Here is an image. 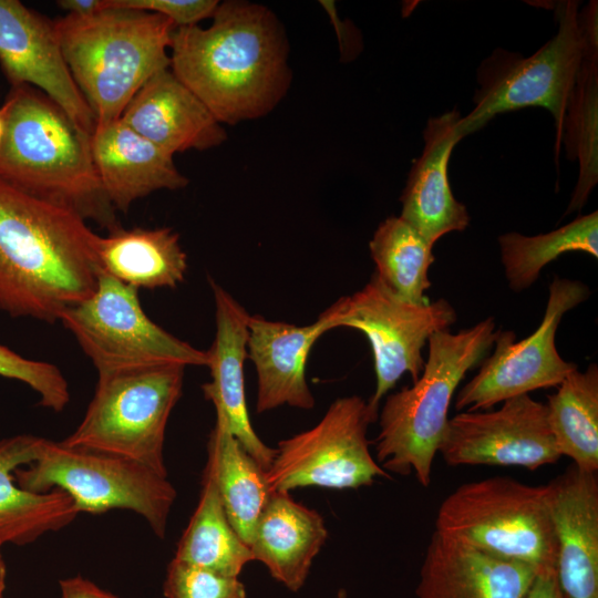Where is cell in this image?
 Returning <instances> with one entry per match:
<instances>
[{
    "label": "cell",
    "mask_w": 598,
    "mask_h": 598,
    "mask_svg": "<svg viewBox=\"0 0 598 598\" xmlns=\"http://www.w3.org/2000/svg\"><path fill=\"white\" fill-rule=\"evenodd\" d=\"M208 28H176L172 72L221 124L261 117L290 84L288 45L281 23L266 7L218 3Z\"/></svg>",
    "instance_id": "1"
},
{
    "label": "cell",
    "mask_w": 598,
    "mask_h": 598,
    "mask_svg": "<svg viewBox=\"0 0 598 598\" xmlns=\"http://www.w3.org/2000/svg\"><path fill=\"white\" fill-rule=\"evenodd\" d=\"M97 236L74 212L0 177V309L60 320L95 289Z\"/></svg>",
    "instance_id": "2"
},
{
    "label": "cell",
    "mask_w": 598,
    "mask_h": 598,
    "mask_svg": "<svg viewBox=\"0 0 598 598\" xmlns=\"http://www.w3.org/2000/svg\"><path fill=\"white\" fill-rule=\"evenodd\" d=\"M1 110L0 177L107 230L117 227L93 163L91 135L30 85L12 86Z\"/></svg>",
    "instance_id": "3"
},
{
    "label": "cell",
    "mask_w": 598,
    "mask_h": 598,
    "mask_svg": "<svg viewBox=\"0 0 598 598\" xmlns=\"http://www.w3.org/2000/svg\"><path fill=\"white\" fill-rule=\"evenodd\" d=\"M69 71L95 117V127L121 118L138 90L169 69L176 27L158 13L106 7L54 22Z\"/></svg>",
    "instance_id": "4"
},
{
    "label": "cell",
    "mask_w": 598,
    "mask_h": 598,
    "mask_svg": "<svg viewBox=\"0 0 598 598\" xmlns=\"http://www.w3.org/2000/svg\"><path fill=\"white\" fill-rule=\"evenodd\" d=\"M496 334L489 317L456 333L443 330L429 338L420 378L388 395L378 415L375 453L385 472L413 473L422 486L430 485L454 392L466 372L484 360Z\"/></svg>",
    "instance_id": "5"
},
{
    "label": "cell",
    "mask_w": 598,
    "mask_h": 598,
    "mask_svg": "<svg viewBox=\"0 0 598 598\" xmlns=\"http://www.w3.org/2000/svg\"><path fill=\"white\" fill-rule=\"evenodd\" d=\"M185 368L163 363L99 372L83 420L61 442L131 458L167 476L165 431Z\"/></svg>",
    "instance_id": "6"
},
{
    "label": "cell",
    "mask_w": 598,
    "mask_h": 598,
    "mask_svg": "<svg viewBox=\"0 0 598 598\" xmlns=\"http://www.w3.org/2000/svg\"><path fill=\"white\" fill-rule=\"evenodd\" d=\"M434 532L537 573L556 566L546 485L508 476L462 484L440 505Z\"/></svg>",
    "instance_id": "7"
},
{
    "label": "cell",
    "mask_w": 598,
    "mask_h": 598,
    "mask_svg": "<svg viewBox=\"0 0 598 598\" xmlns=\"http://www.w3.org/2000/svg\"><path fill=\"white\" fill-rule=\"evenodd\" d=\"M14 471L17 484L32 493L58 488L79 513L101 514L114 508L141 515L159 538L165 537L176 491L167 476L115 454L42 440L34 462Z\"/></svg>",
    "instance_id": "8"
},
{
    "label": "cell",
    "mask_w": 598,
    "mask_h": 598,
    "mask_svg": "<svg viewBox=\"0 0 598 598\" xmlns=\"http://www.w3.org/2000/svg\"><path fill=\"white\" fill-rule=\"evenodd\" d=\"M577 8L578 2H560L558 32L533 55L522 58L496 49L482 62L475 106L458 123L462 137L482 128L497 114L542 106L555 120L556 153L559 151L565 115L584 53Z\"/></svg>",
    "instance_id": "9"
},
{
    "label": "cell",
    "mask_w": 598,
    "mask_h": 598,
    "mask_svg": "<svg viewBox=\"0 0 598 598\" xmlns=\"http://www.w3.org/2000/svg\"><path fill=\"white\" fill-rule=\"evenodd\" d=\"M97 373L163 363L207 365L206 351L179 340L144 312L138 289L100 269L94 291L60 317Z\"/></svg>",
    "instance_id": "10"
},
{
    "label": "cell",
    "mask_w": 598,
    "mask_h": 598,
    "mask_svg": "<svg viewBox=\"0 0 598 598\" xmlns=\"http://www.w3.org/2000/svg\"><path fill=\"white\" fill-rule=\"evenodd\" d=\"M333 328L361 331L373 353L375 391L367 402L378 420L380 402L404 373L415 382L424 367L422 350L429 338L456 321L453 306L441 298L416 305L393 295L373 272L363 288L333 305Z\"/></svg>",
    "instance_id": "11"
},
{
    "label": "cell",
    "mask_w": 598,
    "mask_h": 598,
    "mask_svg": "<svg viewBox=\"0 0 598 598\" xmlns=\"http://www.w3.org/2000/svg\"><path fill=\"white\" fill-rule=\"evenodd\" d=\"M373 422L362 398L337 399L315 426L278 443L266 471L270 491L358 488L378 476L390 478L370 453L367 430Z\"/></svg>",
    "instance_id": "12"
},
{
    "label": "cell",
    "mask_w": 598,
    "mask_h": 598,
    "mask_svg": "<svg viewBox=\"0 0 598 598\" xmlns=\"http://www.w3.org/2000/svg\"><path fill=\"white\" fill-rule=\"evenodd\" d=\"M589 293L581 281L556 277L549 286L538 328L520 341H516L513 331L498 330L494 352L484 358L477 374L460 390L455 409L486 411L512 398L558 386L577 365L559 355L556 331L563 316L585 301Z\"/></svg>",
    "instance_id": "13"
},
{
    "label": "cell",
    "mask_w": 598,
    "mask_h": 598,
    "mask_svg": "<svg viewBox=\"0 0 598 598\" xmlns=\"http://www.w3.org/2000/svg\"><path fill=\"white\" fill-rule=\"evenodd\" d=\"M439 453L446 464L520 466L535 471L560 458L545 403L529 394L495 411H466L448 419Z\"/></svg>",
    "instance_id": "14"
},
{
    "label": "cell",
    "mask_w": 598,
    "mask_h": 598,
    "mask_svg": "<svg viewBox=\"0 0 598 598\" xmlns=\"http://www.w3.org/2000/svg\"><path fill=\"white\" fill-rule=\"evenodd\" d=\"M0 64L11 87H35L92 135L95 117L69 71L54 22L18 0H0Z\"/></svg>",
    "instance_id": "15"
},
{
    "label": "cell",
    "mask_w": 598,
    "mask_h": 598,
    "mask_svg": "<svg viewBox=\"0 0 598 598\" xmlns=\"http://www.w3.org/2000/svg\"><path fill=\"white\" fill-rule=\"evenodd\" d=\"M556 578L567 598H598V480L574 464L547 485Z\"/></svg>",
    "instance_id": "16"
},
{
    "label": "cell",
    "mask_w": 598,
    "mask_h": 598,
    "mask_svg": "<svg viewBox=\"0 0 598 598\" xmlns=\"http://www.w3.org/2000/svg\"><path fill=\"white\" fill-rule=\"evenodd\" d=\"M333 317L332 306L307 326L249 315L247 355L257 373L258 413L282 405L305 410L315 405L306 380L307 361L315 342L333 329Z\"/></svg>",
    "instance_id": "17"
},
{
    "label": "cell",
    "mask_w": 598,
    "mask_h": 598,
    "mask_svg": "<svg viewBox=\"0 0 598 598\" xmlns=\"http://www.w3.org/2000/svg\"><path fill=\"white\" fill-rule=\"evenodd\" d=\"M215 300L216 332L207 353L212 380L202 389L216 412L221 413L233 435L267 471L276 448L266 445L251 426L248 414L244 362L247 355L248 318L246 309L220 285L209 280Z\"/></svg>",
    "instance_id": "18"
},
{
    "label": "cell",
    "mask_w": 598,
    "mask_h": 598,
    "mask_svg": "<svg viewBox=\"0 0 598 598\" xmlns=\"http://www.w3.org/2000/svg\"><path fill=\"white\" fill-rule=\"evenodd\" d=\"M537 571L433 533L415 590L417 598H525Z\"/></svg>",
    "instance_id": "19"
},
{
    "label": "cell",
    "mask_w": 598,
    "mask_h": 598,
    "mask_svg": "<svg viewBox=\"0 0 598 598\" xmlns=\"http://www.w3.org/2000/svg\"><path fill=\"white\" fill-rule=\"evenodd\" d=\"M121 120L173 156L208 150L227 138L208 107L169 69L153 75L138 90Z\"/></svg>",
    "instance_id": "20"
},
{
    "label": "cell",
    "mask_w": 598,
    "mask_h": 598,
    "mask_svg": "<svg viewBox=\"0 0 598 598\" xmlns=\"http://www.w3.org/2000/svg\"><path fill=\"white\" fill-rule=\"evenodd\" d=\"M456 110L427 121L424 147L413 164L401 196L400 217L434 246L444 235L464 230L470 223L466 207L453 195L447 165L452 151L462 140Z\"/></svg>",
    "instance_id": "21"
},
{
    "label": "cell",
    "mask_w": 598,
    "mask_h": 598,
    "mask_svg": "<svg viewBox=\"0 0 598 598\" xmlns=\"http://www.w3.org/2000/svg\"><path fill=\"white\" fill-rule=\"evenodd\" d=\"M90 141L99 179L115 210L125 213L135 200L156 190H176L188 184L173 155L121 118L95 127Z\"/></svg>",
    "instance_id": "22"
},
{
    "label": "cell",
    "mask_w": 598,
    "mask_h": 598,
    "mask_svg": "<svg viewBox=\"0 0 598 598\" xmlns=\"http://www.w3.org/2000/svg\"><path fill=\"white\" fill-rule=\"evenodd\" d=\"M328 532L321 515L293 501L289 493L272 492L254 528L249 548L254 560L291 591L306 582Z\"/></svg>",
    "instance_id": "23"
},
{
    "label": "cell",
    "mask_w": 598,
    "mask_h": 598,
    "mask_svg": "<svg viewBox=\"0 0 598 598\" xmlns=\"http://www.w3.org/2000/svg\"><path fill=\"white\" fill-rule=\"evenodd\" d=\"M42 437L20 434L0 441V542L29 544L69 525L79 514L72 498L54 488L32 493L21 488L14 471L34 462Z\"/></svg>",
    "instance_id": "24"
},
{
    "label": "cell",
    "mask_w": 598,
    "mask_h": 598,
    "mask_svg": "<svg viewBox=\"0 0 598 598\" xmlns=\"http://www.w3.org/2000/svg\"><path fill=\"white\" fill-rule=\"evenodd\" d=\"M598 11L590 1L578 12L584 53L568 102L561 140L579 163V176L566 214L580 208L598 182Z\"/></svg>",
    "instance_id": "25"
},
{
    "label": "cell",
    "mask_w": 598,
    "mask_h": 598,
    "mask_svg": "<svg viewBox=\"0 0 598 598\" xmlns=\"http://www.w3.org/2000/svg\"><path fill=\"white\" fill-rule=\"evenodd\" d=\"M95 255L102 271L136 289L175 288L187 271V256L173 229H124L97 236Z\"/></svg>",
    "instance_id": "26"
},
{
    "label": "cell",
    "mask_w": 598,
    "mask_h": 598,
    "mask_svg": "<svg viewBox=\"0 0 598 598\" xmlns=\"http://www.w3.org/2000/svg\"><path fill=\"white\" fill-rule=\"evenodd\" d=\"M204 472L213 478L231 526L249 546L257 519L272 492L266 471L233 435L219 412L209 434Z\"/></svg>",
    "instance_id": "27"
},
{
    "label": "cell",
    "mask_w": 598,
    "mask_h": 598,
    "mask_svg": "<svg viewBox=\"0 0 598 598\" xmlns=\"http://www.w3.org/2000/svg\"><path fill=\"white\" fill-rule=\"evenodd\" d=\"M547 396L549 427L560 456L580 471H598V367L571 371Z\"/></svg>",
    "instance_id": "28"
},
{
    "label": "cell",
    "mask_w": 598,
    "mask_h": 598,
    "mask_svg": "<svg viewBox=\"0 0 598 598\" xmlns=\"http://www.w3.org/2000/svg\"><path fill=\"white\" fill-rule=\"evenodd\" d=\"M174 558L226 577H238L244 566L254 560L249 546L231 526L213 478L205 472L198 504Z\"/></svg>",
    "instance_id": "29"
},
{
    "label": "cell",
    "mask_w": 598,
    "mask_h": 598,
    "mask_svg": "<svg viewBox=\"0 0 598 598\" xmlns=\"http://www.w3.org/2000/svg\"><path fill=\"white\" fill-rule=\"evenodd\" d=\"M374 274L382 285L402 300L422 305L431 287L429 268L435 261L433 246L400 216L384 219L369 244Z\"/></svg>",
    "instance_id": "30"
},
{
    "label": "cell",
    "mask_w": 598,
    "mask_h": 598,
    "mask_svg": "<svg viewBox=\"0 0 598 598\" xmlns=\"http://www.w3.org/2000/svg\"><path fill=\"white\" fill-rule=\"evenodd\" d=\"M498 244L508 285L522 291L537 280L546 265L564 254L581 251L598 257V212L579 216L548 234H503Z\"/></svg>",
    "instance_id": "31"
},
{
    "label": "cell",
    "mask_w": 598,
    "mask_h": 598,
    "mask_svg": "<svg viewBox=\"0 0 598 598\" xmlns=\"http://www.w3.org/2000/svg\"><path fill=\"white\" fill-rule=\"evenodd\" d=\"M0 375L29 385L44 408L60 412L69 403L68 382L55 365L23 358L3 344H0Z\"/></svg>",
    "instance_id": "32"
},
{
    "label": "cell",
    "mask_w": 598,
    "mask_h": 598,
    "mask_svg": "<svg viewBox=\"0 0 598 598\" xmlns=\"http://www.w3.org/2000/svg\"><path fill=\"white\" fill-rule=\"evenodd\" d=\"M165 598H247L238 577H226L175 558L167 566Z\"/></svg>",
    "instance_id": "33"
},
{
    "label": "cell",
    "mask_w": 598,
    "mask_h": 598,
    "mask_svg": "<svg viewBox=\"0 0 598 598\" xmlns=\"http://www.w3.org/2000/svg\"><path fill=\"white\" fill-rule=\"evenodd\" d=\"M218 3L217 0H106V7L158 13L176 28L196 25L213 17Z\"/></svg>",
    "instance_id": "34"
},
{
    "label": "cell",
    "mask_w": 598,
    "mask_h": 598,
    "mask_svg": "<svg viewBox=\"0 0 598 598\" xmlns=\"http://www.w3.org/2000/svg\"><path fill=\"white\" fill-rule=\"evenodd\" d=\"M60 588L62 598H120L81 576L60 580Z\"/></svg>",
    "instance_id": "35"
},
{
    "label": "cell",
    "mask_w": 598,
    "mask_h": 598,
    "mask_svg": "<svg viewBox=\"0 0 598 598\" xmlns=\"http://www.w3.org/2000/svg\"><path fill=\"white\" fill-rule=\"evenodd\" d=\"M525 598H567L561 590L555 569L537 573Z\"/></svg>",
    "instance_id": "36"
},
{
    "label": "cell",
    "mask_w": 598,
    "mask_h": 598,
    "mask_svg": "<svg viewBox=\"0 0 598 598\" xmlns=\"http://www.w3.org/2000/svg\"><path fill=\"white\" fill-rule=\"evenodd\" d=\"M56 4L68 14L91 16L106 8V0H60Z\"/></svg>",
    "instance_id": "37"
},
{
    "label": "cell",
    "mask_w": 598,
    "mask_h": 598,
    "mask_svg": "<svg viewBox=\"0 0 598 598\" xmlns=\"http://www.w3.org/2000/svg\"><path fill=\"white\" fill-rule=\"evenodd\" d=\"M2 545L3 544L0 542V598H4L6 577H7L6 564H4V559L1 551Z\"/></svg>",
    "instance_id": "38"
},
{
    "label": "cell",
    "mask_w": 598,
    "mask_h": 598,
    "mask_svg": "<svg viewBox=\"0 0 598 598\" xmlns=\"http://www.w3.org/2000/svg\"><path fill=\"white\" fill-rule=\"evenodd\" d=\"M3 134H4V117H3L2 110L0 107V145L2 143Z\"/></svg>",
    "instance_id": "39"
},
{
    "label": "cell",
    "mask_w": 598,
    "mask_h": 598,
    "mask_svg": "<svg viewBox=\"0 0 598 598\" xmlns=\"http://www.w3.org/2000/svg\"><path fill=\"white\" fill-rule=\"evenodd\" d=\"M338 598H347V591L344 589H340L338 591Z\"/></svg>",
    "instance_id": "40"
}]
</instances>
